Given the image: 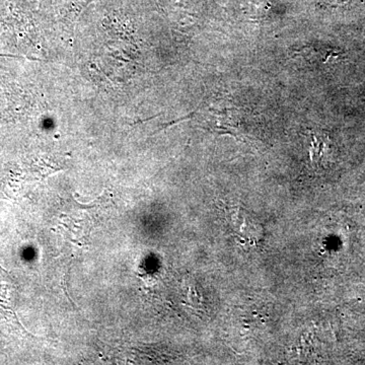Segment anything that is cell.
Masks as SVG:
<instances>
[{
  "label": "cell",
  "instance_id": "1",
  "mask_svg": "<svg viewBox=\"0 0 365 365\" xmlns=\"http://www.w3.org/2000/svg\"><path fill=\"white\" fill-rule=\"evenodd\" d=\"M232 227L237 235L249 242L259 241L263 234L260 223L242 209H237L232 215Z\"/></svg>",
  "mask_w": 365,
  "mask_h": 365
}]
</instances>
